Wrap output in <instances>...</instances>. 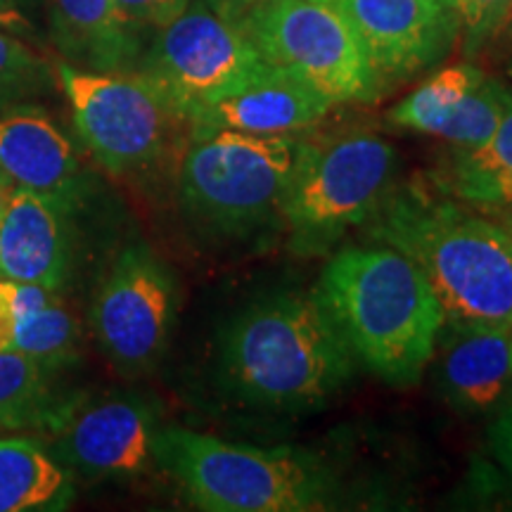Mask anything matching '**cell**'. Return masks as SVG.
Instances as JSON below:
<instances>
[{
    "label": "cell",
    "instance_id": "cell-33",
    "mask_svg": "<svg viewBox=\"0 0 512 512\" xmlns=\"http://www.w3.org/2000/svg\"><path fill=\"white\" fill-rule=\"evenodd\" d=\"M313 3H332V0H313Z\"/></svg>",
    "mask_w": 512,
    "mask_h": 512
},
{
    "label": "cell",
    "instance_id": "cell-10",
    "mask_svg": "<svg viewBox=\"0 0 512 512\" xmlns=\"http://www.w3.org/2000/svg\"><path fill=\"white\" fill-rule=\"evenodd\" d=\"M178 306L174 271L143 242L121 249L91 306V328L107 361L126 377L162 361Z\"/></svg>",
    "mask_w": 512,
    "mask_h": 512
},
{
    "label": "cell",
    "instance_id": "cell-11",
    "mask_svg": "<svg viewBox=\"0 0 512 512\" xmlns=\"http://www.w3.org/2000/svg\"><path fill=\"white\" fill-rule=\"evenodd\" d=\"M43 434L57 463L86 479L131 477L155 460V415L138 396L62 399Z\"/></svg>",
    "mask_w": 512,
    "mask_h": 512
},
{
    "label": "cell",
    "instance_id": "cell-31",
    "mask_svg": "<svg viewBox=\"0 0 512 512\" xmlns=\"http://www.w3.org/2000/svg\"><path fill=\"white\" fill-rule=\"evenodd\" d=\"M496 41L505 43V46H512V5H510V12H508V17H505L501 31L496 34Z\"/></svg>",
    "mask_w": 512,
    "mask_h": 512
},
{
    "label": "cell",
    "instance_id": "cell-24",
    "mask_svg": "<svg viewBox=\"0 0 512 512\" xmlns=\"http://www.w3.org/2000/svg\"><path fill=\"white\" fill-rule=\"evenodd\" d=\"M190 0H114L121 27L140 41L143 31H159L169 27L188 10Z\"/></svg>",
    "mask_w": 512,
    "mask_h": 512
},
{
    "label": "cell",
    "instance_id": "cell-12",
    "mask_svg": "<svg viewBox=\"0 0 512 512\" xmlns=\"http://www.w3.org/2000/svg\"><path fill=\"white\" fill-rule=\"evenodd\" d=\"M347 19L380 88L411 79L456 41L458 15L439 0H332Z\"/></svg>",
    "mask_w": 512,
    "mask_h": 512
},
{
    "label": "cell",
    "instance_id": "cell-9",
    "mask_svg": "<svg viewBox=\"0 0 512 512\" xmlns=\"http://www.w3.org/2000/svg\"><path fill=\"white\" fill-rule=\"evenodd\" d=\"M268 64L238 24L195 3L159 29L136 69L188 124L192 114L266 72Z\"/></svg>",
    "mask_w": 512,
    "mask_h": 512
},
{
    "label": "cell",
    "instance_id": "cell-28",
    "mask_svg": "<svg viewBox=\"0 0 512 512\" xmlns=\"http://www.w3.org/2000/svg\"><path fill=\"white\" fill-rule=\"evenodd\" d=\"M207 3L216 15H221L223 19H228V22L233 24H240L242 17H245L252 8H256L259 3H264V0H207Z\"/></svg>",
    "mask_w": 512,
    "mask_h": 512
},
{
    "label": "cell",
    "instance_id": "cell-6",
    "mask_svg": "<svg viewBox=\"0 0 512 512\" xmlns=\"http://www.w3.org/2000/svg\"><path fill=\"white\" fill-rule=\"evenodd\" d=\"M396 152L368 131L299 140L280 226L299 254H325L366 226L394 188Z\"/></svg>",
    "mask_w": 512,
    "mask_h": 512
},
{
    "label": "cell",
    "instance_id": "cell-25",
    "mask_svg": "<svg viewBox=\"0 0 512 512\" xmlns=\"http://www.w3.org/2000/svg\"><path fill=\"white\" fill-rule=\"evenodd\" d=\"M512 0H456L458 22L463 24L467 48L477 50L494 41L508 17Z\"/></svg>",
    "mask_w": 512,
    "mask_h": 512
},
{
    "label": "cell",
    "instance_id": "cell-4",
    "mask_svg": "<svg viewBox=\"0 0 512 512\" xmlns=\"http://www.w3.org/2000/svg\"><path fill=\"white\" fill-rule=\"evenodd\" d=\"M155 460L209 512L323 510L335 489L313 453L230 444L183 427L157 430Z\"/></svg>",
    "mask_w": 512,
    "mask_h": 512
},
{
    "label": "cell",
    "instance_id": "cell-21",
    "mask_svg": "<svg viewBox=\"0 0 512 512\" xmlns=\"http://www.w3.org/2000/svg\"><path fill=\"white\" fill-rule=\"evenodd\" d=\"M69 491V472L41 441L0 439V512L64 508Z\"/></svg>",
    "mask_w": 512,
    "mask_h": 512
},
{
    "label": "cell",
    "instance_id": "cell-16",
    "mask_svg": "<svg viewBox=\"0 0 512 512\" xmlns=\"http://www.w3.org/2000/svg\"><path fill=\"white\" fill-rule=\"evenodd\" d=\"M332 102L285 69L268 64L266 72L226 98L192 114L190 136L214 131H240L254 136H280L316 126Z\"/></svg>",
    "mask_w": 512,
    "mask_h": 512
},
{
    "label": "cell",
    "instance_id": "cell-32",
    "mask_svg": "<svg viewBox=\"0 0 512 512\" xmlns=\"http://www.w3.org/2000/svg\"><path fill=\"white\" fill-rule=\"evenodd\" d=\"M439 3H444L446 8H453V10H456V0H439Z\"/></svg>",
    "mask_w": 512,
    "mask_h": 512
},
{
    "label": "cell",
    "instance_id": "cell-19",
    "mask_svg": "<svg viewBox=\"0 0 512 512\" xmlns=\"http://www.w3.org/2000/svg\"><path fill=\"white\" fill-rule=\"evenodd\" d=\"M10 313L8 351H19L60 370L74 363L81 347V325L55 290L0 280Z\"/></svg>",
    "mask_w": 512,
    "mask_h": 512
},
{
    "label": "cell",
    "instance_id": "cell-14",
    "mask_svg": "<svg viewBox=\"0 0 512 512\" xmlns=\"http://www.w3.org/2000/svg\"><path fill=\"white\" fill-rule=\"evenodd\" d=\"M0 171L17 188L74 214L86 200L81 159L46 112L24 105L0 107Z\"/></svg>",
    "mask_w": 512,
    "mask_h": 512
},
{
    "label": "cell",
    "instance_id": "cell-30",
    "mask_svg": "<svg viewBox=\"0 0 512 512\" xmlns=\"http://www.w3.org/2000/svg\"><path fill=\"white\" fill-rule=\"evenodd\" d=\"M12 188H15V183H12L10 178L5 176L3 171H0V216H3L5 204H8V200H10V192H12Z\"/></svg>",
    "mask_w": 512,
    "mask_h": 512
},
{
    "label": "cell",
    "instance_id": "cell-27",
    "mask_svg": "<svg viewBox=\"0 0 512 512\" xmlns=\"http://www.w3.org/2000/svg\"><path fill=\"white\" fill-rule=\"evenodd\" d=\"M489 441L494 448L496 458L512 475V408L501 413L489 430Z\"/></svg>",
    "mask_w": 512,
    "mask_h": 512
},
{
    "label": "cell",
    "instance_id": "cell-20",
    "mask_svg": "<svg viewBox=\"0 0 512 512\" xmlns=\"http://www.w3.org/2000/svg\"><path fill=\"white\" fill-rule=\"evenodd\" d=\"M458 200L477 211L512 204V91L505 112L489 143L475 150H456L437 181Z\"/></svg>",
    "mask_w": 512,
    "mask_h": 512
},
{
    "label": "cell",
    "instance_id": "cell-15",
    "mask_svg": "<svg viewBox=\"0 0 512 512\" xmlns=\"http://www.w3.org/2000/svg\"><path fill=\"white\" fill-rule=\"evenodd\" d=\"M69 211L24 188H12L0 216V280L60 292L72 273Z\"/></svg>",
    "mask_w": 512,
    "mask_h": 512
},
{
    "label": "cell",
    "instance_id": "cell-8",
    "mask_svg": "<svg viewBox=\"0 0 512 512\" xmlns=\"http://www.w3.org/2000/svg\"><path fill=\"white\" fill-rule=\"evenodd\" d=\"M238 27L266 62L297 76L332 105L380 98L382 88L361 43L330 3L264 0Z\"/></svg>",
    "mask_w": 512,
    "mask_h": 512
},
{
    "label": "cell",
    "instance_id": "cell-17",
    "mask_svg": "<svg viewBox=\"0 0 512 512\" xmlns=\"http://www.w3.org/2000/svg\"><path fill=\"white\" fill-rule=\"evenodd\" d=\"M437 351L441 392L458 411L486 413L498 406L512 380L510 325L444 323Z\"/></svg>",
    "mask_w": 512,
    "mask_h": 512
},
{
    "label": "cell",
    "instance_id": "cell-18",
    "mask_svg": "<svg viewBox=\"0 0 512 512\" xmlns=\"http://www.w3.org/2000/svg\"><path fill=\"white\" fill-rule=\"evenodd\" d=\"M55 46L67 64L93 72H133L140 41L121 27L114 0H50Z\"/></svg>",
    "mask_w": 512,
    "mask_h": 512
},
{
    "label": "cell",
    "instance_id": "cell-26",
    "mask_svg": "<svg viewBox=\"0 0 512 512\" xmlns=\"http://www.w3.org/2000/svg\"><path fill=\"white\" fill-rule=\"evenodd\" d=\"M43 0H0V31L12 36H36V12Z\"/></svg>",
    "mask_w": 512,
    "mask_h": 512
},
{
    "label": "cell",
    "instance_id": "cell-29",
    "mask_svg": "<svg viewBox=\"0 0 512 512\" xmlns=\"http://www.w3.org/2000/svg\"><path fill=\"white\" fill-rule=\"evenodd\" d=\"M482 214L489 216V219L494 223H498V226H501L505 233H508L512 238V204H510V207H498V209L482 211Z\"/></svg>",
    "mask_w": 512,
    "mask_h": 512
},
{
    "label": "cell",
    "instance_id": "cell-23",
    "mask_svg": "<svg viewBox=\"0 0 512 512\" xmlns=\"http://www.w3.org/2000/svg\"><path fill=\"white\" fill-rule=\"evenodd\" d=\"M53 83L48 64L19 36L0 31V107L24 105Z\"/></svg>",
    "mask_w": 512,
    "mask_h": 512
},
{
    "label": "cell",
    "instance_id": "cell-13",
    "mask_svg": "<svg viewBox=\"0 0 512 512\" xmlns=\"http://www.w3.org/2000/svg\"><path fill=\"white\" fill-rule=\"evenodd\" d=\"M508 93L510 88L479 67L458 64L441 69L403 98L389 112V121L403 131L446 140L456 150H475L496 133Z\"/></svg>",
    "mask_w": 512,
    "mask_h": 512
},
{
    "label": "cell",
    "instance_id": "cell-7",
    "mask_svg": "<svg viewBox=\"0 0 512 512\" xmlns=\"http://www.w3.org/2000/svg\"><path fill=\"white\" fill-rule=\"evenodd\" d=\"M81 143L107 174L140 176L162 162L185 121L138 72L57 64Z\"/></svg>",
    "mask_w": 512,
    "mask_h": 512
},
{
    "label": "cell",
    "instance_id": "cell-1",
    "mask_svg": "<svg viewBox=\"0 0 512 512\" xmlns=\"http://www.w3.org/2000/svg\"><path fill=\"white\" fill-rule=\"evenodd\" d=\"M368 238L420 268L446 323L512 328V238L437 181L389 190Z\"/></svg>",
    "mask_w": 512,
    "mask_h": 512
},
{
    "label": "cell",
    "instance_id": "cell-2",
    "mask_svg": "<svg viewBox=\"0 0 512 512\" xmlns=\"http://www.w3.org/2000/svg\"><path fill=\"white\" fill-rule=\"evenodd\" d=\"M354 370L356 358L316 294H268L221 330L219 377L249 408L313 411L342 392Z\"/></svg>",
    "mask_w": 512,
    "mask_h": 512
},
{
    "label": "cell",
    "instance_id": "cell-5",
    "mask_svg": "<svg viewBox=\"0 0 512 512\" xmlns=\"http://www.w3.org/2000/svg\"><path fill=\"white\" fill-rule=\"evenodd\" d=\"M292 133H195L178 169V197L197 228L223 240H249L280 226L297 157Z\"/></svg>",
    "mask_w": 512,
    "mask_h": 512
},
{
    "label": "cell",
    "instance_id": "cell-3",
    "mask_svg": "<svg viewBox=\"0 0 512 512\" xmlns=\"http://www.w3.org/2000/svg\"><path fill=\"white\" fill-rule=\"evenodd\" d=\"M313 294L356 363L384 382L415 384L437 354L444 309L420 268L394 247L339 249Z\"/></svg>",
    "mask_w": 512,
    "mask_h": 512
},
{
    "label": "cell",
    "instance_id": "cell-22",
    "mask_svg": "<svg viewBox=\"0 0 512 512\" xmlns=\"http://www.w3.org/2000/svg\"><path fill=\"white\" fill-rule=\"evenodd\" d=\"M57 370L19 351H0V427L46 430L62 399L55 392Z\"/></svg>",
    "mask_w": 512,
    "mask_h": 512
}]
</instances>
